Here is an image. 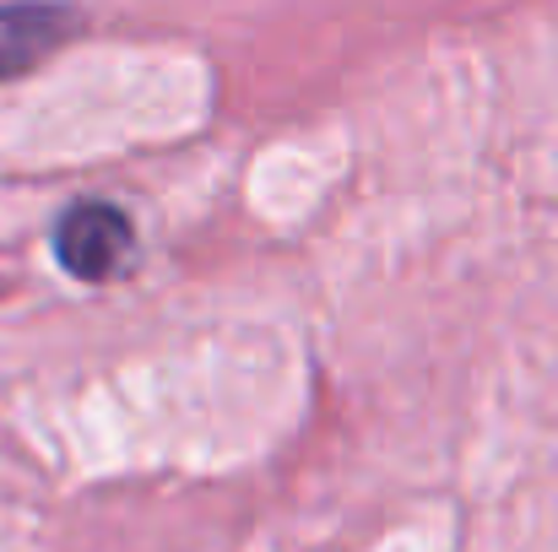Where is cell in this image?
<instances>
[{"mask_svg":"<svg viewBox=\"0 0 558 552\" xmlns=\"http://www.w3.org/2000/svg\"><path fill=\"white\" fill-rule=\"evenodd\" d=\"M54 255L71 277L82 282H109L131 266L136 255V228L120 206L109 200H76L60 222H54Z\"/></svg>","mask_w":558,"mask_h":552,"instance_id":"6da1fadb","label":"cell"},{"mask_svg":"<svg viewBox=\"0 0 558 552\" xmlns=\"http://www.w3.org/2000/svg\"><path fill=\"white\" fill-rule=\"evenodd\" d=\"M76 27V11L60 5H5L0 11V82L44 60L65 33Z\"/></svg>","mask_w":558,"mask_h":552,"instance_id":"7a4b0ae2","label":"cell"}]
</instances>
